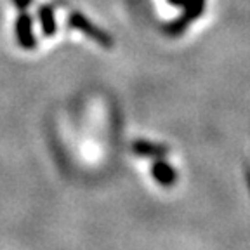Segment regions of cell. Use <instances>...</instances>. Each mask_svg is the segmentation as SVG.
Returning a JSON list of instances; mask_svg holds the SVG:
<instances>
[{
  "label": "cell",
  "mask_w": 250,
  "mask_h": 250,
  "mask_svg": "<svg viewBox=\"0 0 250 250\" xmlns=\"http://www.w3.org/2000/svg\"><path fill=\"white\" fill-rule=\"evenodd\" d=\"M12 2V5H14L18 11H26L28 7H31L33 5V2L35 0H11Z\"/></svg>",
  "instance_id": "cell-8"
},
{
  "label": "cell",
  "mask_w": 250,
  "mask_h": 250,
  "mask_svg": "<svg viewBox=\"0 0 250 250\" xmlns=\"http://www.w3.org/2000/svg\"><path fill=\"white\" fill-rule=\"evenodd\" d=\"M66 21L73 30L80 31V33H83L85 37H89V39L98 43V45L104 47V49H111V47H113V39H111L103 28L96 26V24H94L85 14H82V12H78V11L70 12Z\"/></svg>",
  "instance_id": "cell-1"
},
{
  "label": "cell",
  "mask_w": 250,
  "mask_h": 250,
  "mask_svg": "<svg viewBox=\"0 0 250 250\" xmlns=\"http://www.w3.org/2000/svg\"><path fill=\"white\" fill-rule=\"evenodd\" d=\"M188 24H189V21H188L184 16H179L177 20H174V21H170L168 24H165L164 31L170 37H179V35H183L184 31H186Z\"/></svg>",
  "instance_id": "cell-7"
},
{
  "label": "cell",
  "mask_w": 250,
  "mask_h": 250,
  "mask_svg": "<svg viewBox=\"0 0 250 250\" xmlns=\"http://www.w3.org/2000/svg\"><path fill=\"white\" fill-rule=\"evenodd\" d=\"M39 23L42 28V33L45 37H54L58 33V21H56V12L51 4H42L39 7Z\"/></svg>",
  "instance_id": "cell-4"
},
{
  "label": "cell",
  "mask_w": 250,
  "mask_h": 250,
  "mask_svg": "<svg viewBox=\"0 0 250 250\" xmlns=\"http://www.w3.org/2000/svg\"><path fill=\"white\" fill-rule=\"evenodd\" d=\"M205 2L207 0H186V4H184V18H186L189 23L191 21H196L200 16L203 14L205 11Z\"/></svg>",
  "instance_id": "cell-6"
},
{
  "label": "cell",
  "mask_w": 250,
  "mask_h": 250,
  "mask_svg": "<svg viewBox=\"0 0 250 250\" xmlns=\"http://www.w3.org/2000/svg\"><path fill=\"white\" fill-rule=\"evenodd\" d=\"M168 4L174 5V7H184V4H186V0H167Z\"/></svg>",
  "instance_id": "cell-9"
},
{
  "label": "cell",
  "mask_w": 250,
  "mask_h": 250,
  "mask_svg": "<svg viewBox=\"0 0 250 250\" xmlns=\"http://www.w3.org/2000/svg\"><path fill=\"white\" fill-rule=\"evenodd\" d=\"M134 155L143 156V158H164L167 156L168 148L164 145H155V143H149V141H136L132 145Z\"/></svg>",
  "instance_id": "cell-5"
},
{
  "label": "cell",
  "mask_w": 250,
  "mask_h": 250,
  "mask_svg": "<svg viewBox=\"0 0 250 250\" xmlns=\"http://www.w3.org/2000/svg\"><path fill=\"white\" fill-rule=\"evenodd\" d=\"M151 174L156 179V183L160 184V186H165V188L174 186L176 181H177L176 170H174L167 162L160 160V158H156V162L151 165Z\"/></svg>",
  "instance_id": "cell-3"
},
{
  "label": "cell",
  "mask_w": 250,
  "mask_h": 250,
  "mask_svg": "<svg viewBox=\"0 0 250 250\" xmlns=\"http://www.w3.org/2000/svg\"><path fill=\"white\" fill-rule=\"evenodd\" d=\"M14 33L20 47H23L26 51H31L37 47V39L33 33V18L26 11H20V14L16 18Z\"/></svg>",
  "instance_id": "cell-2"
}]
</instances>
